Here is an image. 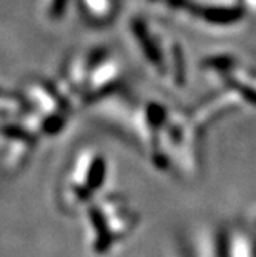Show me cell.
<instances>
[{
	"instance_id": "cell-1",
	"label": "cell",
	"mask_w": 256,
	"mask_h": 257,
	"mask_svg": "<svg viewBox=\"0 0 256 257\" xmlns=\"http://www.w3.org/2000/svg\"><path fill=\"white\" fill-rule=\"evenodd\" d=\"M105 177V163L104 159H96L93 162V165L90 168V174H88V190H96L99 188V185L104 182Z\"/></svg>"
}]
</instances>
